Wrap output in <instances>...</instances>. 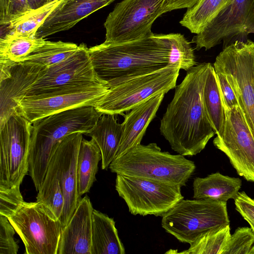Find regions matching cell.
<instances>
[{"label":"cell","mask_w":254,"mask_h":254,"mask_svg":"<svg viewBox=\"0 0 254 254\" xmlns=\"http://www.w3.org/2000/svg\"><path fill=\"white\" fill-rule=\"evenodd\" d=\"M242 185L240 178L224 175L218 172L204 178L196 177L192 184L193 198L227 202L229 199L234 200Z\"/></svg>","instance_id":"44dd1931"},{"label":"cell","mask_w":254,"mask_h":254,"mask_svg":"<svg viewBox=\"0 0 254 254\" xmlns=\"http://www.w3.org/2000/svg\"><path fill=\"white\" fill-rule=\"evenodd\" d=\"M86 135L91 137L100 149L102 169H107L117 154L122 140V124L117 122L114 115H102Z\"/></svg>","instance_id":"7402d4cb"},{"label":"cell","mask_w":254,"mask_h":254,"mask_svg":"<svg viewBox=\"0 0 254 254\" xmlns=\"http://www.w3.org/2000/svg\"><path fill=\"white\" fill-rule=\"evenodd\" d=\"M93 209L87 195L80 199L68 223L62 228L57 254H91Z\"/></svg>","instance_id":"ac0fdd59"},{"label":"cell","mask_w":254,"mask_h":254,"mask_svg":"<svg viewBox=\"0 0 254 254\" xmlns=\"http://www.w3.org/2000/svg\"><path fill=\"white\" fill-rule=\"evenodd\" d=\"M46 41L43 38L37 37H0V61L21 62L43 46Z\"/></svg>","instance_id":"4dcf8cb0"},{"label":"cell","mask_w":254,"mask_h":254,"mask_svg":"<svg viewBox=\"0 0 254 254\" xmlns=\"http://www.w3.org/2000/svg\"><path fill=\"white\" fill-rule=\"evenodd\" d=\"M104 84L73 86L33 96H24L17 101L16 114L31 124L43 118L66 110L94 106L108 92Z\"/></svg>","instance_id":"7c38bea8"},{"label":"cell","mask_w":254,"mask_h":254,"mask_svg":"<svg viewBox=\"0 0 254 254\" xmlns=\"http://www.w3.org/2000/svg\"><path fill=\"white\" fill-rule=\"evenodd\" d=\"M230 0H199L188 8L181 25L195 34L201 32Z\"/></svg>","instance_id":"83f0119b"},{"label":"cell","mask_w":254,"mask_h":254,"mask_svg":"<svg viewBox=\"0 0 254 254\" xmlns=\"http://www.w3.org/2000/svg\"><path fill=\"white\" fill-rule=\"evenodd\" d=\"M102 160L100 149L91 139L82 138L77 164V190L79 197L88 192L96 181L98 163Z\"/></svg>","instance_id":"cb8c5ba5"},{"label":"cell","mask_w":254,"mask_h":254,"mask_svg":"<svg viewBox=\"0 0 254 254\" xmlns=\"http://www.w3.org/2000/svg\"><path fill=\"white\" fill-rule=\"evenodd\" d=\"M32 9L28 0H0V24L8 25Z\"/></svg>","instance_id":"836d02e7"},{"label":"cell","mask_w":254,"mask_h":254,"mask_svg":"<svg viewBox=\"0 0 254 254\" xmlns=\"http://www.w3.org/2000/svg\"><path fill=\"white\" fill-rule=\"evenodd\" d=\"M78 48V46L73 43L46 41L43 46L22 61L34 62L47 68L66 60L73 54Z\"/></svg>","instance_id":"f546056e"},{"label":"cell","mask_w":254,"mask_h":254,"mask_svg":"<svg viewBox=\"0 0 254 254\" xmlns=\"http://www.w3.org/2000/svg\"><path fill=\"white\" fill-rule=\"evenodd\" d=\"M223 254H254V232L252 228H237L231 234Z\"/></svg>","instance_id":"d6a6232c"},{"label":"cell","mask_w":254,"mask_h":254,"mask_svg":"<svg viewBox=\"0 0 254 254\" xmlns=\"http://www.w3.org/2000/svg\"><path fill=\"white\" fill-rule=\"evenodd\" d=\"M254 34V0H230L192 42L198 51L223 43V49L236 41L246 42Z\"/></svg>","instance_id":"8fae6325"},{"label":"cell","mask_w":254,"mask_h":254,"mask_svg":"<svg viewBox=\"0 0 254 254\" xmlns=\"http://www.w3.org/2000/svg\"><path fill=\"white\" fill-rule=\"evenodd\" d=\"M20 186L7 189L0 188V215L11 216L24 202Z\"/></svg>","instance_id":"e575fe53"},{"label":"cell","mask_w":254,"mask_h":254,"mask_svg":"<svg viewBox=\"0 0 254 254\" xmlns=\"http://www.w3.org/2000/svg\"><path fill=\"white\" fill-rule=\"evenodd\" d=\"M115 189L133 215L162 216L184 199L180 185L117 174Z\"/></svg>","instance_id":"ba28073f"},{"label":"cell","mask_w":254,"mask_h":254,"mask_svg":"<svg viewBox=\"0 0 254 254\" xmlns=\"http://www.w3.org/2000/svg\"><path fill=\"white\" fill-rule=\"evenodd\" d=\"M235 209L248 223L254 232V199L245 191H239L234 199Z\"/></svg>","instance_id":"8d00e7d4"},{"label":"cell","mask_w":254,"mask_h":254,"mask_svg":"<svg viewBox=\"0 0 254 254\" xmlns=\"http://www.w3.org/2000/svg\"><path fill=\"white\" fill-rule=\"evenodd\" d=\"M116 0H64L46 18L36 37L45 38L68 30L91 13Z\"/></svg>","instance_id":"d6986e66"},{"label":"cell","mask_w":254,"mask_h":254,"mask_svg":"<svg viewBox=\"0 0 254 254\" xmlns=\"http://www.w3.org/2000/svg\"><path fill=\"white\" fill-rule=\"evenodd\" d=\"M199 0H169L165 12L183 8H189L195 5Z\"/></svg>","instance_id":"f35d334b"},{"label":"cell","mask_w":254,"mask_h":254,"mask_svg":"<svg viewBox=\"0 0 254 254\" xmlns=\"http://www.w3.org/2000/svg\"><path fill=\"white\" fill-rule=\"evenodd\" d=\"M82 134L77 132L65 136L57 147L50 160L64 196L61 219L62 228L68 223L81 199L77 190V164Z\"/></svg>","instance_id":"2e32d148"},{"label":"cell","mask_w":254,"mask_h":254,"mask_svg":"<svg viewBox=\"0 0 254 254\" xmlns=\"http://www.w3.org/2000/svg\"><path fill=\"white\" fill-rule=\"evenodd\" d=\"M44 67L27 61H0V127L16 114L17 101L24 96Z\"/></svg>","instance_id":"e0dca14e"},{"label":"cell","mask_w":254,"mask_h":254,"mask_svg":"<svg viewBox=\"0 0 254 254\" xmlns=\"http://www.w3.org/2000/svg\"><path fill=\"white\" fill-rule=\"evenodd\" d=\"M180 67L169 64L154 72L111 86L94 106L102 115L123 114L159 94L176 87Z\"/></svg>","instance_id":"8992f818"},{"label":"cell","mask_w":254,"mask_h":254,"mask_svg":"<svg viewBox=\"0 0 254 254\" xmlns=\"http://www.w3.org/2000/svg\"><path fill=\"white\" fill-rule=\"evenodd\" d=\"M102 115L94 106H85L53 114L32 124L29 172L36 190L42 184L51 158L60 142L72 133L86 135Z\"/></svg>","instance_id":"3957f363"},{"label":"cell","mask_w":254,"mask_h":254,"mask_svg":"<svg viewBox=\"0 0 254 254\" xmlns=\"http://www.w3.org/2000/svg\"><path fill=\"white\" fill-rule=\"evenodd\" d=\"M91 254H125L113 218L98 210L92 213Z\"/></svg>","instance_id":"603a6c76"},{"label":"cell","mask_w":254,"mask_h":254,"mask_svg":"<svg viewBox=\"0 0 254 254\" xmlns=\"http://www.w3.org/2000/svg\"><path fill=\"white\" fill-rule=\"evenodd\" d=\"M224 113L223 131L216 135L213 143L226 155L240 176L254 183V136L239 107Z\"/></svg>","instance_id":"9a60e30c"},{"label":"cell","mask_w":254,"mask_h":254,"mask_svg":"<svg viewBox=\"0 0 254 254\" xmlns=\"http://www.w3.org/2000/svg\"><path fill=\"white\" fill-rule=\"evenodd\" d=\"M230 222L226 202L183 199L162 216L161 226L180 242L190 244L203 233Z\"/></svg>","instance_id":"5b68a950"},{"label":"cell","mask_w":254,"mask_h":254,"mask_svg":"<svg viewBox=\"0 0 254 254\" xmlns=\"http://www.w3.org/2000/svg\"><path fill=\"white\" fill-rule=\"evenodd\" d=\"M64 0H53L40 8L32 9L6 26L1 37H36V33L48 16Z\"/></svg>","instance_id":"d4e9b609"},{"label":"cell","mask_w":254,"mask_h":254,"mask_svg":"<svg viewBox=\"0 0 254 254\" xmlns=\"http://www.w3.org/2000/svg\"><path fill=\"white\" fill-rule=\"evenodd\" d=\"M36 198V201L42 204L54 218L61 221L64 206V196L51 161Z\"/></svg>","instance_id":"4316f807"},{"label":"cell","mask_w":254,"mask_h":254,"mask_svg":"<svg viewBox=\"0 0 254 254\" xmlns=\"http://www.w3.org/2000/svg\"><path fill=\"white\" fill-rule=\"evenodd\" d=\"M32 124L23 116H10L0 127V188L20 186L29 172Z\"/></svg>","instance_id":"4fadbf2b"},{"label":"cell","mask_w":254,"mask_h":254,"mask_svg":"<svg viewBox=\"0 0 254 254\" xmlns=\"http://www.w3.org/2000/svg\"><path fill=\"white\" fill-rule=\"evenodd\" d=\"M169 0H123L109 14L104 26L105 42L118 43L153 34V23L163 13Z\"/></svg>","instance_id":"9c48e42d"},{"label":"cell","mask_w":254,"mask_h":254,"mask_svg":"<svg viewBox=\"0 0 254 254\" xmlns=\"http://www.w3.org/2000/svg\"><path fill=\"white\" fill-rule=\"evenodd\" d=\"M117 175L147 178L185 186L195 171L194 163L181 154L162 151L155 143H141L120 157L109 167Z\"/></svg>","instance_id":"277c9868"},{"label":"cell","mask_w":254,"mask_h":254,"mask_svg":"<svg viewBox=\"0 0 254 254\" xmlns=\"http://www.w3.org/2000/svg\"><path fill=\"white\" fill-rule=\"evenodd\" d=\"M15 230L8 218L0 215V254H16L19 246L14 239Z\"/></svg>","instance_id":"d590c367"},{"label":"cell","mask_w":254,"mask_h":254,"mask_svg":"<svg viewBox=\"0 0 254 254\" xmlns=\"http://www.w3.org/2000/svg\"><path fill=\"white\" fill-rule=\"evenodd\" d=\"M202 97L204 110L209 122L216 135L223 129L225 113L220 97L216 74L210 65L203 85Z\"/></svg>","instance_id":"484cf974"},{"label":"cell","mask_w":254,"mask_h":254,"mask_svg":"<svg viewBox=\"0 0 254 254\" xmlns=\"http://www.w3.org/2000/svg\"><path fill=\"white\" fill-rule=\"evenodd\" d=\"M7 218L22 240L25 254H57L61 222L54 218L42 204L24 201Z\"/></svg>","instance_id":"30bf717a"},{"label":"cell","mask_w":254,"mask_h":254,"mask_svg":"<svg viewBox=\"0 0 254 254\" xmlns=\"http://www.w3.org/2000/svg\"><path fill=\"white\" fill-rule=\"evenodd\" d=\"M53 0H28L30 6L32 9L40 8Z\"/></svg>","instance_id":"ab89813d"},{"label":"cell","mask_w":254,"mask_h":254,"mask_svg":"<svg viewBox=\"0 0 254 254\" xmlns=\"http://www.w3.org/2000/svg\"><path fill=\"white\" fill-rule=\"evenodd\" d=\"M98 78L110 87L169 65L170 47L161 34L118 43L104 42L88 49Z\"/></svg>","instance_id":"7a4b0ae2"},{"label":"cell","mask_w":254,"mask_h":254,"mask_svg":"<svg viewBox=\"0 0 254 254\" xmlns=\"http://www.w3.org/2000/svg\"><path fill=\"white\" fill-rule=\"evenodd\" d=\"M165 94L162 93L150 98L125 115L122 124V138L114 159L141 143L148 126L156 116Z\"/></svg>","instance_id":"ffe728a7"},{"label":"cell","mask_w":254,"mask_h":254,"mask_svg":"<svg viewBox=\"0 0 254 254\" xmlns=\"http://www.w3.org/2000/svg\"><path fill=\"white\" fill-rule=\"evenodd\" d=\"M211 63L197 64L176 86L160 122V131L172 149L183 156L196 155L215 134L206 114L202 92Z\"/></svg>","instance_id":"6da1fadb"},{"label":"cell","mask_w":254,"mask_h":254,"mask_svg":"<svg viewBox=\"0 0 254 254\" xmlns=\"http://www.w3.org/2000/svg\"><path fill=\"white\" fill-rule=\"evenodd\" d=\"M230 225L208 230L190 244V248L178 253L185 254H223L231 237Z\"/></svg>","instance_id":"f1b7e54d"},{"label":"cell","mask_w":254,"mask_h":254,"mask_svg":"<svg viewBox=\"0 0 254 254\" xmlns=\"http://www.w3.org/2000/svg\"><path fill=\"white\" fill-rule=\"evenodd\" d=\"M213 67L226 78L254 136V42L236 41L227 46L216 57Z\"/></svg>","instance_id":"52a82bcc"},{"label":"cell","mask_w":254,"mask_h":254,"mask_svg":"<svg viewBox=\"0 0 254 254\" xmlns=\"http://www.w3.org/2000/svg\"><path fill=\"white\" fill-rule=\"evenodd\" d=\"M170 47L169 64L189 71L197 65L193 50L185 36L180 33L161 34Z\"/></svg>","instance_id":"1f68e13d"},{"label":"cell","mask_w":254,"mask_h":254,"mask_svg":"<svg viewBox=\"0 0 254 254\" xmlns=\"http://www.w3.org/2000/svg\"><path fill=\"white\" fill-rule=\"evenodd\" d=\"M216 74L224 110L229 111L239 107L235 94L225 76L219 72H216Z\"/></svg>","instance_id":"74e56055"},{"label":"cell","mask_w":254,"mask_h":254,"mask_svg":"<svg viewBox=\"0 0 254 254\" xmlns=\"http://www.w3.org/2000/svg\"><path fill=\"white\" fill-rule=\"evenodd\" d=\"M88 49L86 45L81 43L77 50L66 60L50 67H44L27 89L24 96L41 95L73 86L107 85L96 75Z\"/></svg>","instance_id":"5bb4252c"}]
</instances>
